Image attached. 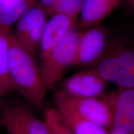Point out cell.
<instances>
[{"label": "cell", "instance_id": "cell-1", "mask_svg": "<svg viewBox=\"0 0 134 134\" xmlns=\"http://www.w3.org/2000/svg\"><path fill=\"white\" fill-rule=\"evenodd\" d=\"M8 61L10 77L15 90L32 105L41 106L47 91L43 86L41 71L37 66L34 55L10 32Z\"/></svg>", "mask_w": 134, "mask_h": 134}, {"label": "cell", "instance_id": "cell-2", "mask_svg": "<svg viewBox=\"0 0 134 134\" xmlns=\"http://www.w3.org/2000/svg\"><path fill=\"white\" fill-rule=\"evenodd\" d=\"M94 69L105 81L120 88H134V45L119 40L105 49Z\"/></svg>", "mask_w": 134, "mask_h": 134}, {"label": "cell", "instance_id": "cell-3", "mask_svg": "<svg viewBox=\"0 0 134 134\" xmlns=\"http://www.w3.org/2000/svg\"><path fill=\"white\" fill-rule=\"evenodd\" d=\"M81 33L73 28L41 60L40 71L46 91L53 88L63 76L66 68L71 66Z\"/></svg>", "mask_w": 134, "mask_h": 134}, {"label": "cell", "instance_id": "cell-4", "mask_svg": "<svg viewBox=\"0 0 134 134\" xmlns=\"http://www.w3.org/2000/svg\"><path fill=\"white\" fill-rule=\"evenodd\" d=\"M56 105L66 107L80 117L96 124L100 126H113V115L110 109L103 99L98 98H73L63 91L54 95Z\"/></svg>", "mask_w": 134, "mask_h": 134}, {"label": "cell", "instance_id": "cell-5", "mask_svg": "<svg viewBox=\"0 0 134 134\" xmlns=\"http://www.w3.org/2000/svg\"><path fill=\"white\" fill-rule=\"evenodd\" d=\"M47 16L38 4H34L27 9L16 22L15 37L34 56L39 48L47 22Z\"/></svg>", "mask_w": 134, "mask_h": 134}, {"label": "cell", "instance_id": "cell-6", "mask_svg": "<svg viewBox=\"0 0 134 134\" xmlns=\"http://www.w3.org/2000/svg\"><path fill=\"white\" fill-rule=\"evenodd\" d=\"M103 99L113 115V130L134 134V88H120L103 96Z\"/></svg>", "mask_w": 134, "mask_h": 134}, {"label": "cell", "instance_id": "cell-7", "mask_svg": "<svg viewBox=\"0 0 134 134\" xmlns=\"http://www.w3.org/2000/svg\"><path fill=\"white\" fill-rule=\"evenodd\" d=\"M107 83L92 68L70 77L65 81L62 91L73 98H98L103 94Z\"/></svg>", "mask_w": 134, "mask_h": 134}, {"label": "cell", "instance_id": "cell-8", "mask_svg": "<svg viewBox=\"0 0 134 134\" xmlns=\"http://www.w3.org/2000/svg\"><path fill=\"white\" fill-rule=\"evenodd\" d=\"M108 32L98 26L82 32L71 66L89 64L96 61L107 47Z\"/></svg>", "mask_w": 134, "mask_h": 134}, {"label": "cell", "instance_id": "cell-9", "mask_svg": "<svg viewBox=\"0 0 134 134\" xmlns=\"http://www.w3.org/2000/svg\"><path fill=\"white\" fill-rule=\"evenodd\" d=\"M77 19L62 14L52 16L47 22L40 43L41 60L46 57L70 30L75 27Z\"/></svg>", "mask_w": 134, "mask_h": 134}, {"label": "cell", "instance_id": "cell-10", "mask_svg": "<svg viewBox=\"0 0 134 134\" xmlns=\"http://www.w3.org/2000/svg\"><path fill=\"white\" fill-rule=\"evenodd\" d=\"M121 0H84L80 10V26L89 29L98 26L119 6Z\"/></svg>", "mask_w": 134, "mask_h": 134}, {"label": "cell", "instance_id": "cell-11", "mask_svg": "<svg viewBox=\"0 0 134 134\" xmlns=\"http://www.w3.org/2000/svg\"><path fill=\"white\" fill-rule=\"evenodd\" d=\"M57 108L74 134H109L104 127L82 118L66 107L57 105Z\"/></svg>", "mask_w": 134, "mask_h": 134}, {"label": "cell", "instance_id": "cell-12", "mask_svg": "<svg viewBox=\"0 0 134 134\" xmlns=\"http://www.w3.org/2000/svg\"><path fill=\"white\" fill-rule=\"evenodd\" d=\"M9 33L0 28V99L16 91L9 71Z\"/></svg>", "mask_w": 134, "mask_h": 134}, {"label": "cell", "instance_id": "cell-13", "mask_svg": "<svg viewBox=\"0 0 134 134\" xmlns=\"http://www.w3.org/2000/svg\"><path fill=\"white\" fill-rule=\"evenodd\" d=\"M28 134H52L46 122H42L21 105H13Z\"/></svg>", "mask_w": 134, "mask_h": 134}, {"label": "cell", "instance_id": "cell-14", "mask_svg": "<svg viewBox=\"0 0 134 134\" xmlns=\"http://www.w3.org/2000/svg\"><path fill=\"white\" fill-rule=\"evenodd\" d=\"M36 1L27 0L14 7H3L0 5V28L9 31L10 27L16 23L27 9L35 4Z\"/></svg>", "mask_w": 134, "mask_h": 134}, {"label": "cell", "instance_id": "cell-15", "mask_svg": "<svg viewBox=\"0 0 134 134\" xmlns=\"http://www.w3.org/2000/svg\"><path fill=\"white\" fill-rule=\"evenodd\" d=\"M1 123L8 134H28L13 105H8L3 109Z\"/></svg>", "mask_w": 134, "mask_h": 134}, {"label": "cell", "instance_id": "cell-16", "mask_svg": "<svg viewBox=\"0 0 134 134\" xmlns=\"http://www.w3.org/2000/svg\"><path fill=\"white\" fill-rule=\"evenodd\" d=\"M44 115L45 122L52 134H74L57 109H48Z\"/></svg>", "mask_w": 134, "mask_h": 134}, {"label": "cell", "instance_id": "cell-17", "mask_svg": "<svg viewBox=\"0 0 134 134\" xmlns=\"http://www.w3.org/2000/svg\"><path fill=\"white\" fill-rule=\"evenodd\" d=\"M84 0H58L53 15L62 14L78 19Z\"/></svg>", "mask_w": 134, "mask_h": 134}, {"label": "cell", "instance_id": "cell-18", "mask_svg": "<svg viewBox=\"0 0 134 134\" xmlns=\"http://www.w3.org/2000/svg\"><path fill=\"white\" fill-rule=\"evenodd\" d=\"M58 0H39L38 5L42 9L47 15L53 16L54 9Z\"/></svg>", "mask_w": 134, "mask_h": 134}, {"label": "cell", "instance_id": "cell-19", "mask_svg": "<svg viewBox=\"0 0 134 134\" xmlns=\"http://www.w3.org/2000/svg\"><path fill=\"white\" fill-rule=\"evenodd\" d=\"M25 1L27 0H0V5L3 7H14Z\"/></svg>", "mask_w": 134, "mask_h": 134}, {"label": "cell", "instance_id": "cell-20", "mask_svg": "<svg viewBox=\"0 0 134 134\" xmlns=\"http://www.w3.org/2000/svg\"><path fill=\"white\" fill-rule=\"evenodd\" d=\"M125 5L130 11L134 14V0H124Z\"/></svg>", "mask_w": 134, "mask_h": 134}, {"label": "cell", "instance_id": "cell-21", "mask_svg": "<svg viewBox=\"0 0 134 134\" xmlns=\"http://www.w3.org/2000/svg\"><path fill=\"white\" fill-rule=\"evenodd\" d=\"M109 134H125V133H120V132H117L115 131V130H113V131H112Z\"/></svg>", "mask_w": 134, "mask_h": 134}]
</instances>
